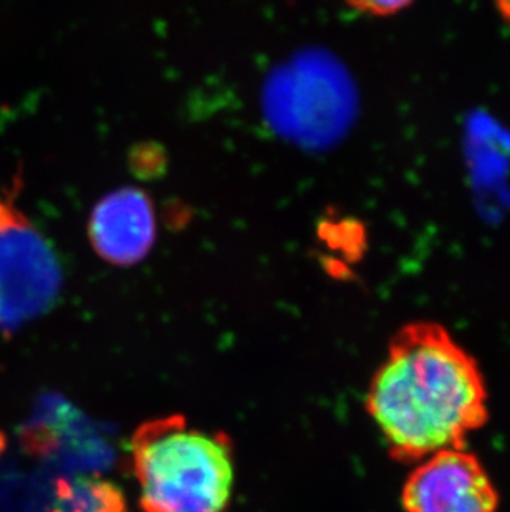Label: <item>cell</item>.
Wrapping results in <instances>:
<instances>
[{
	"label": "cell",
	"mask_w": 510,
	"mask_h": 512,
	"mask_svg": "<svg viewBox=\"0 0 510 512\" xmlns=\"http://www.w3.org/2000/svg\"><path fill=\"white\" fill-rule=\"evenodd\" d=\"M365 410L391 458L414 464L467 448L489 421V390L477 358L434 320L396 330L376 367Z\"/></svg>",
	"instance_id": "cell-1"
},
{
	"label": "cell",
	"mask_w": 510,
	"mask_h": 512,
	"mask_svg": "<svg viewBox=\"0 0 510 512\" xmlns=\"http://www.w3.org/2000/svg\"><path fill=\"white\" fill-rule=\"evenodd\" d=\"M53 512H130L125 494L98 476H77L60 484Z\"/></svg>",
	"instance_id": "cell-6"
},
{
	"label": "cell",
	"mask_w": 510,
	"mask_h": 512,
	"mask_svg": "<svg viewBox=\"0 0 510 512\" xmlns=\"http://www.w3.org/2000/svg\"><path fill=\"white\" fill-rule=\"evenodd\" d=\"M501 4L502 14L506 15V19H510V0H497Z\"/></svg>",
	"instance_id": "cell-8"
},
{
	"label": "cell",
	"mask_w": 510,
	"mask_h": 512,
	"mask_svg": "<svg viewBox=\"0 0 510 512\" xmlns=\"http://www.w3.org/2000/svg\"><path fill=\"white\" fill-rule=\"evenodd\" d=\"M128 463L143 512H227L236 458L231 436L184 415L145 421L131 435Z\"/></svg>",
	"instance_id": "cell-2"
},
{
	"label": "cell",
	"mask_w": 510,
	"mask_h": 512,
	"mask_svg": "<svg viewBox=\"0 0 510 512\" xmlns=\"http://www.w3.org/2000/svg\"><path fill=\"white\" fill-rule=\"evenodd\" d=\"M158 236L150 196L138 188H118L103 196L88 219L93 251L111 266L131 267L145 261Z\"/></svg>",
	"instance_id": "cell-5"
},
{
	"label": "cell",
	"mask_w": 510,
	"mask_h": 512,
	"mask_svg": "<svg viewBox=\"0 0 510 512\" xmlns=\"http://www.w3.org/2000/svg\"><path fill=\"white\" fill-rule=\"evenodd\" d=\"M348 7L371 15V17H391L400 14L401 10L408 9L414 0H343Z\"/></svg>",
	"instance_id": "cell-7"
},
{
	"label": "cell",
	"mask_w": 510,
	"mask_h": 512,
	"mask_svg": "<svg viewBox=\"0 0 510 512\" xmlns=\"http://www.w3.org/2000/svg\"><path fill=\"white\" fill-rule=\"evenodd\" d=\"M19 181L0 191V329L14 330L52 307L62 269L49 241L19 206Z\"/></svg>",
	"instance_id": "cell-3"
},
{
	"label": "cell",
	"mask_w": 510,
	"mask_h": 512,
	"mask_svg": "<svg viewBox=\"0 0 510 512\" xmlns=\"http://www.w3.org/2000/svg\"><path fill=\"white\" fill-rule=\"evenodd\" d=\"M501 494L482 459L444 450L413 464L401 488L405 512H499Z\"/></svg>",
	"instance_id": "cell-4"
}]
</instances>
